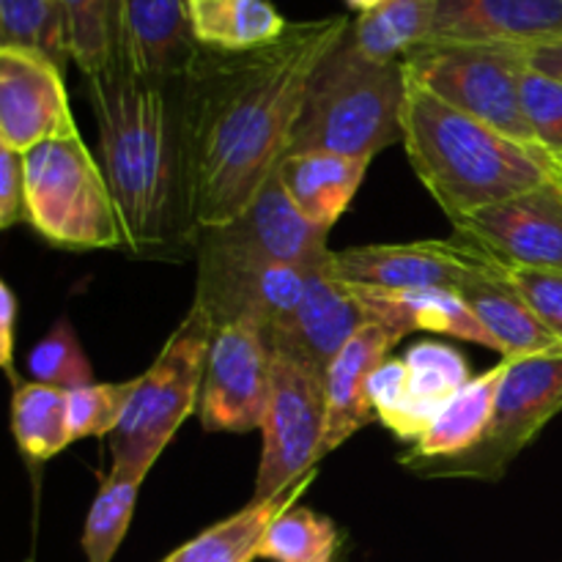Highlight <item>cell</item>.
<instances>
[{
	"label": "cell",
	"mask_w": 562,
	"mask_h": 562,
	"mask_svg": "<svg viewBox=\"0 0 562 562\" xmlns=\"http://www.w3.org/2000/svg\"><path fill=\"white\" fill-rule=\"evenodd\" d=\"M519 97L532 137L562 168V82L527 64L519 80Z\"/></svg>",
	"instance_id": "35"
},
{
	"label": "cell",
	"mask_w": 562,
	"mask_h": 562,
	"mask_svg": "<svg viewBox=\"0 0 562 562\" xmlns=\"http://www.w3.org/2000/svg\"><path fill=\"white\" fill-rule=\"evenodd\" d=\"M195 305L212 316L214 327L252 322L267 333L300 302L311 269L269 261L234 250L212 236H198Z\"/></svg>",
	"instance_id": "10"
},
{
	"label": "cell",
	"mask_w": 562,
	"mask_h": 562,
	"mask_svg": "<svg viewBox=\"0 0 562 562\" xmlns=\"http://www.w3.org/2000/svg\"><path fill=\"white\" fill-rule=\"evenodd\" d=\"M16 316H20V302H16L14 289L9 283H0V362H3L5 376L20 387V379L14 371V333Z\"/></svg>",
	"instance_id": "38"
},
{
	"label": "cell",
	"mask_w": 562,
	"mask_h": 562,
	"mask_svg": "<svg viewBox=\"0 0 562 562\" xmlns=\"http://www.w3.org/2000/svg\"><path fill=\"white\" fill-rule=\"evenodd\" d=\"M217 327L201 305L181 318L157 360L143 376L126 404L124 417L110 434V472L115 481L143 483L170 439L201 404L209 349Z\"/></svg>",
	"instance_id": "5"
},
{
	"label": "cell",
	"mask_w": 562,
	"mask_h": 562,
	"mask_svg": "<svg viewBox=\"0 0 562 562\" xmlns=\"http://www.w3.org/2000/svg\"><path fill=\"white\" fill-rule=\"evenodd\" d=\"M86 99L126 250L154 261L195 252L201 223L187 75L148 80L113 55L104 69L86 75Z\"/></svg>",
	"instance_id": "2"
},
{
	"label": "cell",
	"mask_w": 562,
	"mask_h": 562,
	"mask_svg": "<svg viewBox=\"0 0 562 562\" xmlns=\"http://www.w3.org/2000/svg\"><path fill=\"white\" fill-rule=\"evenodd\" d=\"M203 234L234 250L269 258V261L294 263L302 269L318 267L333 256L327 245L329 231L313 225L294 206L278 173L263 184L256 201L239 217L225 225L203 228Z\"/></svg>",
	"instance_id": "17"
},
{
	"label": "cell",
	"mask_w": 562,
	"mask_h": 562,
	"mask_svg": "<svg viewBox=\"0 0 562 562\" xmlns=\"http://www.w3.org/2000/svg\"><path fill=\"white\" fill-rule=\"evenodd\" d=\"M27 373L33 382L58 390H77L93 384V366L82 351L69 318H58L53 329L27 355Z\"/></svg>",
	"instance_id": "33"
},
{
	"label": "cell",
	"mask_w": 562,
	"mask_h": 562,
	"mask_svg": "<svg viewBox=\"0 0 562 562\" xmlns=\"http://www.w3.org/2000/svg\"><path fill=\"white\" fill-rule=\"evenodd\" d=\"M401 340L376 322H368L329 366L324 376L327 393V428H324L322 456L327 459L346 439L376 417L368 398V379L390 357Z\"/></svg>",
	"instance_id": "21"
},
{
	"label": "cell",
	"mask_w": 562,
	"mask_h": 562,
	"mask_svg": "<svg viewBox=\"0 0 562 562\" xmlns=\"http://www.w3.org/2000/svg\"><path fill=\"white\" fill-rule=\"evenodd\" d=\"M195 42L212 53H252L278 42L291 22L272 0H190Z\"/></svg>",
	"instance_id": "26"
},
{
	"label": "cell",
	"mask_w": 562,
	"mask_h": 562,
	"mask_svg": "<svg viewBox=\"0 0 562 562\" xmlns=\"http://www.w3.org/2000/svg\"><path fill=\"white\" fill-rule=\"evenodd\" d=\"M488 252L470 245L461 236L453 239L412 241V245H366L333 250V269L349 285L366 289H450L477 269L494 267Z\"/></svg>",
	"instance_id": "15"
},
{
	"label": "cell",
	"mask_w": 562,
	"mask_h": 562,
	"mask_svg": "<svg viewBox=\"0 0 562 562\" xmlns=\"http://www.w3.org/2000/svg\"><path fill=\"white\" fill-rule=\"evenodd\" d=\"M371 322L357 300L355 289L333 269V256L311 269L305 291L294 311L267 329V344L274 355L291 357L316 376H327L344 346Z\"/></svg>",
	"instance_id": "14"
},
{
	"label": "cell",
	"mask_w": 562,
	"mask_h": 562,
	"mask_svg": "<svg viewBox=\"0 0 562 562\" xmlns=\"http://www.w3.org/2000/svg\"><path fill=\"white\" fill-rule=\"evenodd\" d=\"M346 5H349L351 11H357V14H368V11H376L379 5H384L387 0H344Z\"/></svg>",
	"instance_id": "40"
},
{
	"label": "cell",
	"mask_w": 562,
	"mask_h": 562,
	"mask_svg": "<svg viewBox=\"0 0 562 562\" xmlns=\"http://www.w3.org/2000/svg\"><path fill=\"white\" fill-rule=\"evenodd\" d=\"M404 60L368 58L346 31L313 75L289 154L335 151L373 159L404 140Z\"/></svg>",
	"instance_id": "4"
},
{
	"label": "cell",
	"mask_w": 562,
	"mask_h": 562,
	"mask_svg": "<svg viewBox=\"0 0 562 562\" xmlns=\"http://www.w3.org/2000/svg\"><path fill=\"white\" fill-rule=\"evenodd\" d=\"M562 36V0H437L431 38L536 47Z\"/></svg>",
	"instance_id": "19"
},
{
	"label": "cell",
	"mask_w": 562,
	"mask_h": 562,
	"mask_svg": "<svg viewBox=\"0 0 562 562\" xmlns=\"http://www.w3.org/2000/svg\"><path fill=\"white\" fill-rule=\"evenodd\" d=\"M505 373H508V360L488 368L481 376L472 379L470 384H464L450 398L442 415L431 423V428L412 445V450L401 453V464L406 467L412 461L448 459V456H459L464 450L475 448L483 434H486L488 423H492L494 404H497V393Z\"/></svg>",
	"instance_id": "24"
},
{
	"label": "cell",
	"mask_w": 562,
	"mask_h": 562,
	"mask_svg": "<svg viewBox=\"0 0 562 562\" xmlns=\"http://www.w3.org/2000/svg\"><path fill=\"white\" fill-rule=\"evenodd\" d=\"M22 159L27 223L44 241L64 250L126 247L102 165L80 135L42 143L22 154Z\"/></svg>",
	"instance_id": "6"
},
{
	"label": "cell",
	"mask_w": 562,
	"mask_h": 562,
	"mask_svg": "<svg viewBox=\"0 0 562 562\" xmlns=\"http://www.w3.org/2000/svg\"><path fill=\"white\" fill-rule=\"evenodd\" d=\"M27 223L25 212V159L0 146V228Z\"/></svg>",
	"instance_id": "37"
},
{
	"label": "cell",
	"mask_w": 562,
	"mask_h": 562,
	"mask_svg": "<svg viewBox=\"0 0 562 562\" xmlns=\"http://www.w3.org/2000/svg\"><path fill=\"white\" fill-rule=\"evenodd\" d=\"M75 135L64 69L38 53L0 47V146L27 154Z\"/></svg>",
	"instance_id": "16"
},
{
	"label": "cell",
	"mask_w": 562,
	"mask_h": 562,
	"mask_svg": "<svg viewBox=\"0 0 562 562\" xmlns=\"http://www.w3.org/2000/svg\"><path fill=\"white\" fill-rule=\"evenodd\" d=\"M368 157H346L335 151H294L278 165V179L294 206L324 231H333L355 201L368 173Z\"/></svg>",
	"instance_id": "23"
},
{
	"label": "cell",
	"mask_w": 562,
	"mask_h": 562,
	"mask_svg": "<svg viewBox=\"0 0 562 562\" xmlns=\"http://www.w3.org/2000/svg\"><path fill=\"white\" fill-rule=\"evenodd\" d=\"M401 132L417 179L450 223L562 176L541 146L514 140L486 121L450 108L409 75Z\"/></svg>",
	"instance_id": "3"
},
{
	"label": "cell",
	"mask_w": 562,
	"mask_h": 562,
	"mask_svg": "<svg viewBox=\"0 0 562 562\" xmlns=\"http://www.w3.org/2000/svg\"><path fill=\"white\" fill-rule=\"evenodd\" d=\"M349 16L291 22L252 53L201 49L187 75L195 143L198 223L239 217L289 154L318 64L346 36Z\"/></svg>",
	"instance_id": "1"
},
{
	"label": "cell",
	"mask_w": 562,
	"mask_h": 562,
	"mask_svg": "<svg viewBox=\"0 0 562 562\" xmlns=\"http://www.w3.org/2000/svg\"><path fill=\"white\" fill-rule=\"evenodd\" d=\"M453 231L505 269L562 272V176L456 220Z\"/></svg>",
	"instance_id": "13"
},
{
	"label": "cell",
	"mask_w": 562,
	"mask_h": 562,
	"mask_svg": "<svg viewBox=\"0 0 562 562\" xmlns=\"http://www.w3.org/2000/svg\"><path fill=\"white\" fill-rule=\"evenodd\" d=\"M527 64H530L532 69L543 71V75L558 77L562 82V36L554 38V42L527 47Z\"/></svg>",
	"instance_id": "39"
},
{
	"label": "cell",
	"mask_w": 562,
	"mask_h": 562,
	"mask_svg": "<svg viewBox=\"0 0 562 562\" xmlns=\"http://www.w3.org/2000/svg\"><path fill=\"white\" fill-rule=\"evenodd\" d=\"M190 0H119L113 55L148 80L190 75L201 55Z\"/></svg>",
	"instance_id": "18"
},
{
	"label": "cell",
	"mask_w": 562,
	"mask_h": 562,
	"mask_svg": "<svg viewBox=\"0 0 562 562\" xmlns=\"http://www.w3.org/2000/svg\"><path fill=\"white\" fill-rule=\"evenodd\" d=\"M11 434L27 464H47L71 445L69 393L38 382H22L11 398Z\"/></svg>",
	"instance_id": "27"
},
{
	"label": "cell",
	"mask_w": 562,
	"mask_h": 562,
	"mask_svg": "<svg viewBox=\"0 0 562 562\" xmlns=\"http://www.w3.org/2000/svg\"><path fill=\"white\" fill-rule=\"evenodd\" d=\"M562 412V351L508 360L499 384L492 423L475 448L459 456L412 461L406 470L420 477H464V481H503L521 450Z\"/></svg>",
	"instance_id": "8"
},
{
	"label": "cell",
	"mask_w": 562,
	"mask_h": 562,
	"mask_svg": "<svg viewBox=\"0 0 562 562\" xmlns=\"http://www.w3.org/2000/svg\"><path fill=\"white\" fill-rule=\"evenodd\" d=\"M316 472L302 477L296 486L283 492L280 497L272 499H250V505L236 510L228 519L217 521V525L206 527L201 536L192 541L181 543L176 552H170L162 562H252L258 560V549H261L263 536H267L269 525L278 519L283 510L300 503L302 492L313 483Z\"/></svg>",
	"instance_id": "25"
},
{
	"label": "cell",
	"mask_w": 562,
	"mask_h": 562,
	"mask_svg": "<svg viewBox=\"0 0 562 562\" xmlns=\"http://www.w3.org/2000/svg\"><path fill=\"white\" fill-rule=\"evenodd\" d=\"M368 318L404 340L409 333H437L497 351L492 335L481 327L475 313L450 289H366L351 285Z\"/></svg>",
	"instance_id": "22"
},
{
	"label": "cell",
	"mask_w": 562,
	"mask_h": 562,
	"mask_svg": "<svg viewBox=\"0 0 562 562\" xmlns=\"http://www.w3.org/2000/svg\"><path fill=\"white\" fill-rule=\"evenodd\" d=\"M135 390L132 382L119 384H88V387L69 390V434L71 442L88 437H110L124 417L126 404Z\"/></svg>",
	"instance_id": "34"
},
{
	"label": "cell",
	"mask_w": 562,
	"mask_h": 562,
	"mask_svg": "<svg viewBox=\"0 0 562 562\" xmlns=\"http://www.w3.org/2000/svg\"><path fill=\"white\" fill-rule=\"evenodd\" d=\"M344 536L329 516L291 505L269 525L258 560L269 562H338Z\"/></svg>",
	"instance_id": "29"
},
{
	"label": "cell",
	"mask_w": 562,
	"mask_h": 562,
	"mask_svg": "<svg viewBox=\"0 0 562 562\" xmlns=\"http://www.w3.org/2000/svg\"><path fill=\"white\" fill-rule=\"evenodd\" d=\"M437 16V0H387L376 11L360 14L349 33L373 60H404L409 49L428 42Z\"/></svg>",
	"instance_id": "28"
},
{
	"label": "cell",
	"mask_w": 562,
	"mask_h": 562,
	"mask_svg": "<svg viewBox=\"0 0 562 562\" xmlns=\"http://www.w3.org/2000/svg\"><path fill=\"white\" fill-rule=\"evenodd\" d=\"M140 483L104 477L82 527V552L88 562H113L132 525Z\"/></svg>",
	"instance_id": "31"
},
{
	"label": "cell",
	"mask_w": 562,
	"mask_h": 562,
	"mask_svg": "<svg viewBox=\"0 0 562 562\" xmlns=\"http://www.w3.org/2000/svg\"><path fill=\"white\" fill-rule=\"evenodd\" d=\"M470 382V362L459 349L439 340H420L404 357H387L371 373L368 398L395 437L417 442Z\"/></svg>",
	"instance_id": "11"
},
{
	"label": "cell",
	"mask_w": 562,
	"mask_h": 562,
	"mask_svg": "<svg viewBox=\"0 0 562 562\" xmlns=\"http://www.w3.org/2000/svg\"><path fill=\"white\" fill-rule=\"evenodd\" d=\"M115 5L119 0H60L71 64L80 66L82 77L104 69L113 58Z\"/></svg>",
	"instance_id": "32"
},
{
	"label": "cell",
	"mask_w": 562,
	"mask_h": 562,
	"mask_svg": "<svg viewBox=\"0 0 562 562\" xmlns=\"http://www.w3.org/2000/svg\"><path fill=\"white\" fill-rule=\"evenodd\" d=\"M456 294L470 305L481 327L492 335L503 360L562 351L558 338L532 311L519 285L508 278L503 263L472 272Z\"/></svg>",
	"instance_id": "20"
},
{
	"label": "cell",
	"mask_w": 562,
	"mask_h": 562,
	"mask_svg": "<svg viewBox=\"0 0 562 562\" xmlns=\"http://www.w3.org/2000/svg\"><path fill=\"white\" fill-rule=\"evenodd\" d=\"M0 47L38 53L66 69L71 53L60 0H0Z\"/></svg>",
	"instance_id": "30"
},
{
	"label": "cell",
	"mask_w": 562,
	"mask_h": 562,
	"mask_svg": "<svg viewBox=\"0 0 562 562\" xmlns=\"http://www.w3.org/2000/svg\"><path fill=\"white\" fill-rule=\"evenodd\" d=\"M272 384V349L258 324H225L214 333L198 417L206 431L250 434L261 428Z\"/></svg>",
	"instance_id": "12"
},
{
	"label": "cell",
	"mask_w": 562,
	"mask_h": 562,
	"mask_svg": "<svg viewBox=\"0 0 562 562\" xmlns=\"http://www.w3.org/2000/svg\"><path fill=\"white\" fill-rule=\"evenodd\" d=\"M327 393L324 379L272 351V384L263 415L261 461L252 499H272L316 472L324 459Z\"/></svg>",
	"instance_id": "9"
},
{
	"label": "cell",
	"mask_w": 562,
	"mask_h": 562,
	"mask_svg": "<svg viewBox=\"0 0 562 562\" xmlns=\"http://www.w3.org/2000/svg\"><path fill=\"white\" fill-rule=\"evenodd\" d=\"M404 69L450 108L486 121L514 140L538 146L519 97L527 47L428 38L406 53Z\"/></svg>",
	"instance_id": "7"
},
{
	"label": "cell",
	"mask_w": 562,
	"mask_h": 562,
	"mask_svg": "<svg viewBox=\"0 0 562 562\" xmlns=\"http://www.w3.org/2000/svg\"><path fill=\"white\" fill-rule=\"evenodd\" d=\"M25 562H33V560H25Z\"/></svg>",
	"instance_id": "41"
},
{
	"label": "cell",
	"mask_w": 562,
	"mask_h": 562,
	"mask_svg": "<svg viewBox=\"0 0 562 562\" xmlns=\"http://www.w3.org/2000/svg\"><path fill=\"white\" fill-rule=\"evenodd\" d=\"M505 272L519 285L532 311L541 316L549 333L562 346V272L558 269H505Z\"/></svg>",
	"instance_id": "36"
}]
</instances>
